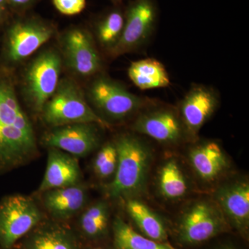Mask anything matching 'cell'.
Wrapping results in <instances>:
<instances>
[{
	"label": "cell",
	"mask_w": 249,
	"mask_h": 249,
	"mask_svg": "<svg viewBox=\"0 0 249 249\" xmlns=\"http://www.w3.org/2000/svg\"><path fill=\"white\" fill-rule=\"evenodd\" d=\"M113 230L116 249H175L163 242L140 235L121 217L116 218Z\"/></svg>",
	"instance_id": "cell-23"
},
{
	"label": "cell",
	"mask_w": 249,
	"mask_h": 249,
	"mask_svg": "<svg viewBox=\"0 0 249 249\" xmlns=\"http://www.w3.org/2000/svg\"><path fill=\"white\" fill-rule=\"evenodd\" d=\"M55 9L60 14L73 16L81 14L86 8L87 0H52Z\"/></svg>",
	"instance_id": "cell-26"
},
{
	"label": "cell",
	"mask_w": 249,
	"mask_h": 249,
	"mask_svg": "<svg viewBox=\"0 0 249 249\" xmlns=\"http://www.w3.org/2000/svg\"><path fill=\"white\" fill-rule=\"evenodd\" d=\"M189 160L197 176L206 182L220 178L229 168V160L217 142H209L193 147Z\"/></svg>",
	"instance_id": "cell-17"
},
{
	"label": "cell",
	"mask_w": 249,
	"mask_h": 249,
	"mask_svg": "<svg viewBox=\"0 0 249 249\" xmlns=\"http://www.w3.org/2000/svg\"><path fill=\"white\" fill-rule=\"evenodd\" d=\"M42 214L34 199L15 195L0 201V245L10 249L41 222Z\"/></svg>",
	"instance_id": "cell-8"
},
{
	"label": "cell",
	"mask_w": 249,
	"mask_h": 249,
	"mask_svg": "<svg viewBox=\"0 0 249 249\" xmlns=\"http://www.w3.org/2000/svg\"><path fill=\"white\" fill-rule=\"evenodd\" d=\"M104 249L100 248V247H97V248H93V249Z\"/></svg>",
	"instance_id": "cell-30"
},
{
	"label": "cell",
	"mask_w": 249,
	"mask_h": 249,
	"mask_svg": "<svg viewBox=\"0 0 249 249\" xmlns=\"http://www.w3.org/2000/svg\"><path fill=\"white\" fill-rule=\"evenodd\" d=\"M95 124H76L52 127L45 132L42 143L73 157H85L94 151L101 142L99 129ZM102 128V127H101Z\"/></svg>",
	"instance_id": "cell-11"
},
{
	"label": "cell",
	"mask_w": 249,
	"mask_h": 249,
	"mask_svg": "<svg viewBox=\"0 0 249 249\" xmlns=\"http://www.w3.org/2000/svg\"><path fill=\"white\" fill-rule=\"evenodd\" d=\"M158 16V6L155 0L130 1L124 9L122 36L109 55L120 56L142 47L153 34Z\"/></svg>",
	"instance_id": "cell-9"
},
{
	"label": "cell",
	"mask_w": 249,
	"mask_h": 249,
	"mask_svg": "<svg viewBox=\"0 0 249 249\" xmlns=\"http://www.w3.org/2000/svg\"><path fill=\"white\" fill-rule=\"evenodd\" d=\"M215 202L224 215L240 230L249 223V184L245 180H236L223 185L215 193Z\"/></svg>",
	"instance_id": "cell-15"
},
{
	"label": "cell",
	"mask_w": 249,
	"mask_h": 249,
	"mask_svg": "<svg viewBox=\"0 0 249 249\" xmlns=\"http://www.w3.org/2000/svg\"><path fill=\"white\" fill-rule=\"evenodd\" d=\"M0 65L14 67L30 57L56 34L51 21L34 15L13 16L3 28Z\"/></svg>",
	"instance_id": "cell-3"
},
{
	"label": "cell",
	"mask_w": 249,
	"mask_h": 249,
	"mask_svg": "<svg viewBox=\"0 0 249 249\" xmlns=\"http://www.w3.org/2000/svg\"><path fill=\"white\" fill-rule=\"evenodd\" d=\"M107 203L98 201L90 205L81 214L80 226L82 231L89 238H97L106 232L109 223Z\"/></svg>",
	"instance_id": "cell-24"
},
{
	"label": "cell",
	"mask_w": 249,
	"mask_h": 249,
	"mask_svg": "<svg viewBox=\"0 0 249 249\" xmlns=\"http://www.w3.org/2000/svg\"><path fill=\"white\" fill-rule=\"evenodd\" d=\"M127 73L131 81L142 90L167 88L170 85L164 65L156 59L145 58L132 62Z\"/></svg>",
	"instance_id": "cell-18"
},
{
	"label": "cell",
	"mask_w": 249,
	"mask_h": 249,
	"mask_svg": "<svg viewBox=\"0 0 249 249\" xmlns=\"http://www.w3.org/2000/svg\"><path fill=\"white\" fill-rule=\"evenodd\" d=\"M29 249H77L74 236L60 226H47L37 230L28 242Z\"/></svg>",
	"instance_id": "cell-22"
},
{
	"label": "cell",
	"mask_w": 249,
	"mask_h": 249,
	"mask_svg": "<svg viewBox=\"0 0 249 249\" xmlns=\"http://www.w3.org/2000/svg\"><path fill=\"white\" fill-rule=\"evenodd\" d=\"M11 18L7 0H0V31L2 30Z\"/></svg>",
	"instance_id": "cell-28"
},
{
	"label": "cell",
	"mask_w": 249,
	"mask_h": 249,
	"mask_svg": "<svg viewBox=\"0 0 249 249\" xmlns=\"http://www.w3.org/2000/svg\"><path fill=\"white\" fill-rule=\"evenodd\" d=\"M62 66L59 51L49 48L37 54L26 67L21 80V92L34 112L40 114L45 103L55 92Z\"/></svg>",
	"instance_id": "cell-6"
},
{
	"label": "cell",
	"mask_w": 249,
	"mask_h": 249,
	"mask_svg": "<svg viewBox=\"0 0 249 249\" xmlns=\"http://www.w3.org/2000/svg\"><path fill=\"white\" fill-rule=\"evenodd\" d=\"M118 163L117 150L114 142H108L98 152L93 163L95 175L105 180L114 176Z\"/></svg>",
	"instance_id": "cell-25"
},
{
	"label": "cell",
	"mask_w": 249,
	"mask_h": 249,
	"mask_svg": "<svg viewBox=\"0 0 249 249\" xmlns=\"http://www.w3.org/2000/svg\"><path fill=\"white\" fill-rule=\"evenodd\" d=\"M118 163L114 178L106 186V194L113 199L137 196L146 182L152 161L150 147L133 134L124 133L114 141Z\"/></svg>",
	"instance_id": "cell-2"
},
{
	"label": "cell",
	"mask_w": 249,
	"mask_h": 249,
	"mask_svg": "<svg viewBox=\"0 0 249 249\" xmlns=\"http://www.w3.org/2000/svg\"><path fill=\"white\" fill-rule=\"evenodd\" d=\"M60 49L62 63L75 76L88 78L101 71L102 59L86 28L73 26L64 31L60 36Z\"/></svg>",
	"instance_id": "cell-7"
},
{
	"label": "cell",
	"mask_w": 249,
	"mask_h": 249,
	"mask_svg": "<svg viewBox=\"0 0 249 249\" xmlns=\"http://www.w3.org/2000/svg\"><path fill=\"white\" fill-rule=\"evenodd\" d=\"M114 5H120L124 0H110Z\"/></svg>",
	"instance_id": "cell-29"
},
{
	"label": "cell",
	"mask_w": 249,
	"mask_h": 249,
	"mask_svg": "<svg viewBox=\"0 0 249 249\" xmlns=\"http://www.w3.org/2000/svg\"><path fill=\"white\" fill-rule=\"evenodd\" d=\"M124 9L120 5L101 15L95 22V34L100 45L108 53L116 47L120 40L124 31Z\"/></svg>",
	"instance_id": "cell-19"
},
{
	"label": "cell",
	"mask_w": 249,
	"mask_h": 249,
	"mask_svg": "<svg viewBox=\"0 0 249 249\" xmlns=\"http://www.w3.org/2000/svg\"><path fill=\"white\" fill-rule=\"evenodd\" d=\"M132 128L139 133L166 144L178 143L187 134L179 114L169 107L149 109L141 113Z\"/></svg>",
	"instance_id": "cell-12"
},
{
	"label": "cell",
	"mask_w": 249,
	"mask_h": 249,
	"mask_svg": "<svg viewBox=\"0 0 249 249\" xmlns=\"http://www.w3.org/2000/svg\"><path fill=\"white\" fill-rule=\"evenodd\" d=\"M17 88L14 70L0 65V175L28 164L39 153L34 126Z\"/></svg>",
	"instance_id": "cell-1"
},
{
	"label": "cell",
	"mask_w": 249,
	"mask_h": 249,
	"mask_svg": "<svg viewBox=\"0 0 249 249\" xmlns=\"http://www.w3.org/2000/svg\"><path fill=\"white\" fill-rule=\"evenodd\" d=\"M224 214L216 202L196 201L186 210L178 225L180 240L196 245L210 240L225 229Z\"/></svg>",
	"instance_id": "cell-10"
},
{
	"label": "cell",
	"mask_w": 249,
	"mask_h": 249,
	"mask_svg": "<svg viewBox=\"0 0 249 249\" xmlns=\"http://www.w3.org/2000/svg\"><path fill=\"white\" fill-rule=\"evenodd\" d=\"M158 186L160 194L170 200L179 199L186 196L188 182L176 160H167L161 165L159 173Z\"/></svg>",
	"instance_id": "cell-21"
},
{
	"label": "cell",
	"mask_w": 249,
	"mask_h": 249,
	"mask_svg": "<svg viewBox=\"0 0 249 249\" xmlns=\"http://www.w3.org/2000/svg\"><path fill=\"white\" fill-rule=\"evenodd\" d=\"M82 175L78 159L56 148H49L47 168L39 187L40 193L79 184Z\"/></svg>",
	"instance_id": "cell-14"
},
{
	"label": "cell",
	"mask_w": 249,
	"mask_h": 249,
	"mask_svg": "<svg viewBox=\"0 0 249 249\" xmlns=\"http://www.w3.org/2000/svg\"><path fill=\"white\" fill-rule=\"evenodd\" d=\"M217 93L212 88L196 85L180 103L179 116L187 134L196 136L216 110L219 103Z\"/></svg>",
	"instance_id": "cell-13"
},
{
	"label": "cell",
	"mask_w": 249,
	"mask_h": 249,
	"mask_svg": "<svg viewBox=\"0 0 249 249\" xmlns=\"http://www.w3.org/2000/svg\"><path fill=\"white\" fill-rule=\"evenodd\" d=\"M87 99L105 121L124 120L152 106V101L134 94L121 83L103 75H98L88 86Z\"/></svg>",
	"instance_id": "cell-5"
},
{
	"label": "cell",
	"mask_w": 249,
	"mask_h": 249,
	"mask_svg": "<svg viewBox=\"0 0 249 249\" xmlns=\"http://www.w3.org/2000/svg\"><path fill=\"white\" fill-rule=\"evenodd\" d=\"M126 209L129 217L146 237L157 242L166 240V231L163 222L145 204L137 199H130L127 201Z\"/></svg>",
	"instance_id": "cell-20"
},
{
	"label": "cell",
	"mask_w": 249,
	"mask_h": 249,
	"mask_svg": "<svg viewBox=\"0 0 249 249\" xmlns=\"http://www.w3.org/2000/svg\"><path fill=\"white\" fill-rule=\"evenodd\" d=\"M37 0H7L11 16H19L28 14Z\"/></svg>",
	"instance_id": "cell-27"
},
{
	"label": "cell",
	"mask_w": 249,
	"mask_h": 249,
	"mask_svg": "<svg viewBox=\"0 0 249 249\" xmlns=\"http://www.w3.org/2000/svg\"><path fill=\"white\" fill-rule=\"evenodd\" d=\"M42 193V203L47 212L58 220H67L76 215L88 200V191L80 183Z\"/></svg>",
	"instance_id": "cell-16"
},
{
	"label": "cell",
	"mask_w": 249,
	"mask_h": 249,
	"mask_svg": "<svg viewBox=\"0 0 249 249\" xmlns=\"http://www.w3.org/2000/svg\"><path fill=\"white\" fill-rule=\"evenodd\" d=\"M40 116L51 128L76 124H95L102 128L109 127V124L90 106L79 85L70 78L60 80L55 92L42 108Z\"/></svg>",
	"instance_id": "cell-4"
},
{
	"label": "cell",
	"mask_w": 249,
	"mask_h": 249,
	"mask_svg": "<svg viewBox=\"0 0 249 249\" xmlns=\"http://www.w3.org/2000/svg\"><path fill=\"white\" fill-rule=\"evenodd\" d=\"M231 249V248H225V249Z\"/></svg>",
	"instance_id": "cell-31"
}]
</instances>
